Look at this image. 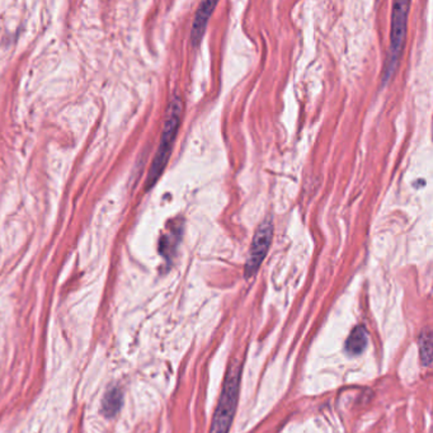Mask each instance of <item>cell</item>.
<instances>
[{
    "instance_id": "6",
    "label": "cell",
    "mask_w": 433,
    "mask_h": 433,
    "mask_svg": "<svg viewBox=\"0 0 433 433\" xmlns=\"http://www.w3.org/2000/svg\"><path fill=\"white\" fill-rule=\"evenodd\" d=\"M369 343V335L364 327H356L347 338L346 342V351L351 356L361 355Z\"/></svg>"
},
{
    "instance_id": "2",
    "label": "cell",
    "mask_w": 433,
    "mask_h": 433,
    "mask_svg": "<svg viewBox=\"0 0 433 433\" xmlns=\"http://www.w3.org/2000/svg\"><path fill=\"white\" fill-rule=\"evenodd\" d=\"M240 369L238 365L229 367L218 408L215 411L210 433H229L234 418L239 396Z\"/></svg>"
},
{
    "instance_id": "4",
    "label": "cell",
    "mask_w": 433,
    "mask_h": 433,
    "mask_svg": "<svg viewBox=\"0 0 433 433\" xmlns=\"http://www.w3.org/2000/svg\"><path fill=\"white\" fill-rule=\"evenodd\" d=\"M272 236H274V224L272 220L267 219L259 225L258 229L256 230V234L253 236L249 256L244 268V274L247 279H251L258 272L259 267L263 263L267 253L269 251Z\"/></svg>"
},
{
    "instance_id": "3",
    "label": "cell",
    "mask_w": 433,
    "mask_h": 433,
    "mask_svg": "<svg viewBox=\"0 0 433 433\" xmlns=\"http://www.w3.org/2000/svg\"><path fill=\"white\" fill-rule=\"evenodd\" d=\"M409 1H396L391 10V30H390V46L388 58L384 68V82H388L396 71L399 58L403 51L404 42L407 37V24L409 13Z\"/></svg>"
},
{
    "instance_id": "7",
    "label": "cell",
    "mask_w": 433,
    "mask_h": 433,
    "mask_svg": "<svg viewBox=\"0 0 433 433\" xmlns=\"http://www.w3.org/2000/svg\"><path fill=\"white\" fill-rule=\"evenodd\" d=\"M122 400H123V396H122L121 389L117 387L109 389L103 398V403H102V411L105 413V416L106 417L116 416L121 409Z\"/></svg>"
},
{
    "instance_id": "8",
    "label": "cell",
    "mask_w": 433,
    "mask_h": 433,
    "mask_svg": "<svg viewBox=\"0 0 433 433\" xmlns=\"http://www.w3.org/2000/svg\"><path fill=\"white\" fill-rule=\"evenodd\" d=\"M419 353L422 364L425 366L431 365L432 361V335L431 330H423L419 337Z\"/></svg>"
},
{
    "instance_id": "1",
    "label": "cell",
    "mask_w": 433,
    "mask_h": 433,
    "mask_svg": "<svg viewBox=\"0 0 433 433\" xmlns=\"http://www.w3.org/2000/svg\"><path fill=\"white\" fill-rule=\"evenodd\" d=\"M182 112V99L178 96H173V98L170 99V103L168 106L166 122H164V127H163V132H161V137H160L159 148L155 154V158L152 160V167L149 169V175H148V179H146L148 188H150L157 183L160 175L163 173V170L167 167L168 160L170 157V152H172L173 145H175V137H177L178 129L181 125Z\"/></svg>"
},
{
    "instance_id": "5",
    "label": "cell",
    "mask_w": 433,
    "mask_h": 433,
    "mask_svg": "<svg viewBox=\"0 0 433 433\" xmlns=\"http://www.w3.org/2000/svg\"><path fill=\"white\" fill-rule=\"evenodd\" d=\"M218 6V1H202L198 7L197 13L195 15L192 30H191V42L192 45L197 46L205 35L209 19L213 15V9Z\"/></svg>"
}]
</instances>
